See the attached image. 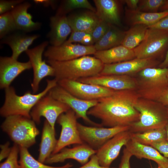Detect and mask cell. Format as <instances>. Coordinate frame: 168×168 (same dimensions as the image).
I'll list each match as a JSON object with an SVG mask.
<instances>
[{
  "mask_svg": "<svg viewBox=\"0 0 168 168\" xmlns=\"http://www.w3.org/2000/svg\"><path fill=\"white\" fill-rule=\"evenodd\" d=\"M19 148V163L21 168H71L72 167V165L70 163L58 167L46 165L35 159L29 153L28 148L20 147Z\"/></svg>",
  "mask_w": 168,
  "mask_h": 168,
  "instance_id": "obj_32",
  "label": "cell"
},
{
  "mask_svg": "<svg viewBox=\"0 0 168 168\" xmlns=\"http://www.w3.org/2000/svg\"><path fill=\"white\" fill-rule=\"evenodd\" d=\"M96 13L100 20L112 25L120 24L118 2L115 0H94Z\"/></svg>",
  "mask_w": 168,
  "mask_h": 168,
  "instance_id": "obj_24",
  "label": "cell"
},
{
  "mask_svg": "<svg viewBox=\"0 0 168 168\" xmlns=\"http://www.w3.org/2000/svg\"><path fill=\"white\" fill-rule=\"evenodd\" d=\"M165 128L167 134V140H168V122L166 125Z\"/></svg>",
  "mask_w": 168,
  "mask_h": 168,
  "instance_id": "obj_50",
  "label": "cell"
},
{
  "mask_svg": "<svg viewBox=\"0 0 168 168\" xmlns=\"http://www.w3.org/2000/svg\"><path fill=\"white\" fill-rule=\"evenodd\" d=\"M111 24L100 19L91 34L94 43L100 40L106 33Z\"/></svg>",
  "mask_w": 168,
  "mask_h": 168,
  "instance_id": "obj_39",
  "label": "cell"
},
{
  "mask_svg": "<svg viewBox=\"0 0 168 168\" xmlns=\"http://www.w3.org/2000/svg\"><path fill=\"white\" fill-rule=\"evenodd\" d=\"M78 168H115L105 167L101 166L99 162L98 158L95 154L92 156L90 160L85 164Z\"/></svg>",
  "mask_w": 168,
  "mask_h": 168,
  "instance_id": "obj_43",
  "label": "cell"
},
{
  "mask_svg": "<svg viewBox=\"0 0 168 168\" xmlns=\"http://www.w3.org/2000/svg\"><path fill=\"white\" fill-rule=\"evenodd\" d=\"M78 119L75 112L70 109L60 115L57 121L61 127L60 137L52 155L59 152L66 147L84 143L77 128Z\"/></svg>",
  "mask_w": 168,
  "mask_h": 168,
  "instance_id": "obj_8",
  "label": "cell"
},
{
  "mask_svg": "<svg viewBox=\"0 0 168 168\" xmlns=\"http://www.w3.org/2000/svg\"><path fill=\"white\" fill-rule=\"evenodd\" d=\"M96 51L94 45L64 43L59 46H48L44 52V55L48 60L64 61L94 54Z\"/></svg>",
  "mask_w": 168,
  "mask_h": 168,
  "instance_id": "obj_13",
  "label": "cell"
},
{
  "mask_svg": "<svg viewBox=\"0 0 168 168\" xmlns=\"http://www.w3.org/2000/svg\"><path fill=\"white\" fill-rule=\"evenodd\" d=\"M168 168V167H167V168Z\"/></svg>",
  "mask_w": 168,
  "mask_h": 168,
  "instance_id": "obj_53",
  "label": "cell"
},
{
  "mask_svg": "<svg viewBox=\"0 0 168 168\" xmlns=\"http://www.w3.org/2000/svg\"><path fill=\"white\" fill-rule=\"evenodd\" d=\"M125 34V31L111 25L105 34L94 46L96 51H100L119 45L122 43Z\"/></svg>",
  "mask_w": 168,
  "mask_h": 168,
  "instance_id": "obj_29",
  "label": "cell"
},
{
  "mask_svg": "<svg viewBox=\"0 0 168 168\" xmlns=\"http://www.w3.org/2000/svg\"><path fill=\"white\" fill-rule=\"evenodd\" d=\"M18 30L14 20L10 12L0 16V38L2 39L11 32Z\"/></svg>",
  "mask_w": 168,
  "mask_h": 168,
  "instance_id": "obj_35",
  "label": "cell"
},
{
  "mask_svg": "<svg viewBox=\"0 0 168 168\" xmlns=\"http://www.w3.org/2000/svg\"><path fill=\"white\" fill-rule=\"evenodd\" d=\"M131 139L141 144L151 146L167 139L165 128L149 129L140 133H132Z\"/></svg>",
  "mask_w": 168,
  "mask_h": 168,
  "instance_id": "obj_31",
  "label": "cell"
},
{
  "mask_svg": "<svg viewBox=\"0 0 168 168\" xmlns=\"http://www.w3.org/2000/svg\"><path fill=\"white\" fill-rule=\"evenodd\" d=\"M125 146L132 156L139 159L152 160L157 163L159 168L168 167V158L150 146L141 144L131 138Z\"/></svg>",
  "mask_w": 168,
  "mask_h": 168,
  "instance_id": "obj_20",
  "label": "cell"
},
{
  "mask_svg": "<svg viewBox=\"0 0 168 168\" xmlns=\"http://www.w3.org/2000/svg\"><path fill=\"white\" fill-rule=\"evenodd\" d=\"M150 146L155 148L164 156L168 158V140L167 139L155 143Z\"/></svg>",
  "mask_w": 168,
  "mask_h": 168,
  "instance_id": "obj_41",
  "label": "cell"
},
{
  "mask_svg": "<svg viewBox=\"0 0 168 168\" xmlns=\"http://www.w3.org/2000/svg\"><path fill=\"white\" fill-rule=\"evenodd\" d=\"M19 147L14 144L12 147L10 153L7 159L0 165V168H21L18 161Z\"/></svg>",
  "mask_w": 168,
  "mask_h": 168,
  "instance_id": "obj_38",
  "label": "cell"
},
{
  "mask_svg": "<svg viewBox=\"0 0 168 168\" xmlns=\"http://www.w3.org/2000/svg\"><path fill=\"white\" fill-rule=\"evenodd\" d=\"M34 2L36 4H41L44 6H54L55 1L48 0H35Z\"/></svg>",
  "mask_w": 168,
  "mask_h": 168,
  "instance_id": "obj_47",
  "label": "cell"
},
{
  "mask_svg": "<svg viewBox=\"0 0 168 168\" xmlns=\"http://www.w3.org/2000/svg\"><path fill=\"white\" fill-rule=\"evenodd\" d=\"M78 81L99 85L114 91L135 90L137 88L136 78L125 75H98L79 79Z\"/></svg>",
  "mask_w": 168,
  "mask_h": 168,
  "instance_id": "obj_17",
  "label": "cell"
},
{
  "mask_svg": "<svg viewBox=\"0 0 168 168\" xmlns=\"http://www.w3.org/2000/svg\"><path fill=\"white\" fill-rule=\"evenodd\" d=\"M168 68L150 67L138 72L137 92L163 89L168 86Z\"/></svg>",
  "mask_w": 168,
  "mask_h": 168,
  "instance_id": "obj_15",
  "label": "cell"
},
{
  "mask_svg": "<svg viewBox=\"0 0 168 168\" xmlns=\"http://www.w3.org/2000/svg\"><path fill=\"white\" fill-rule=\"evenodd\" d=\"M24 2L22 0H0V15L11 11L18 5Z\"/></svg>",
  "mask_w": 168,
  "mask_h": 168,
  "instance_id": "obj_40",
  "label": "cell"
},
{
  "mask_svg": "<svg viewBox=\"0 0 168 168\" xmlns=\"http://www.w3.org/2000/svg\"><path fill=\"white\" fill-rule=\"evenodd\" d=\"M167 108L168 112V106H166Z\"/></svg>",
  "mask_w": 168,
  "mask_h": 168,
  "instance_id": "obj_51",
  "label": "cell"
},
{
  "mask_svg": "<svg viewBox=\"0 0 168 168\" xmlns=\"http://www.w3.org/2000/svg\"><path fill=\"white\" fill-rule=\"evenodd\" d=\"M78 42L85 45H93L94 43L91 33L79 31H72L69 39L64 43Z\"/></svg>",
  "mask_w": 168,
  "mask_h": 168,
  "instance_id": "obj_36",
  "label": "cell"
},
{
  "mask_svg": "<svg viewBox=\"0 0 168 168\" xmlns=\"http://www.w3.org/2000/svg\"><path fill=\"white\" fill-rule=\"evenodd\" d=\"M58 84L73 95L87 100H98L112 94L115 91L99 85L75 80H60L58 81Z\"/></svg>",
  "mask_w": 168,
  "mask_h": 168,
  "instance_id": "obj_12",
  "label": "cell"
},
{
  "mask_svg": "<svg viewBox=\"0 0 168 168\" xmlns=\"http://www.w3.org/2000/svg\"><path fill=\"white\" fill-rule=\"evenodd\" d=\"M96 151L84 143L71 148L65 147L58 153L51 155L45 163L50 164L62 162L67 159H71L83 165L96 154Z\"/></svg>",
  "mask_w": 168,
  "mask_h": 168,
  "instance_id": "obj_19",
  "label": "cell"
},
{
  "mask_svg": "<svg viewBox=\"0 0 168 168\" xmlns=\"http://www.w3.org/2000/svg\"><path fill=\"white\" fill-rule=\"evenodd\" d=\"M168 49V30L148 28L142 42L133 50L139 58L161 57Z\"/></svg>",
  "mask_w": 168,
  "mask_h": 168,
  "instance_id": "obj_6",
  "label": "cell"
},
{
  "mask_svg": "<svg viewBox=\"0 0 168 168\" xmlns=\"http://www.w3.org/2000/svg\"><path fill=\"white\" fill-rule=\"evenodd\" d=\"M85 8L96 12V8L87 0H67L63 1L58 9L57 15H66L71 11L77 8Z\"/></svg>",
  "mask_w": 168,
  "mask_h": 168,
  "instance_id": "obj_33",
  "label": "cell"
},
{
  "mask_svg": "<svg viewBox=\"0 0 168 168\" xmlns=\"http://www.w3.org/2000/svg\"><path fill=\"white\" fill-rule=\"evenodd\" d=\"M31 6L28 2H24L10 11L18 30L29 32L40 27L41 23L34 22L32 20V16L28 12Z\"/></svg>",
  "mask_w": 168,
  "mask_h": 168,
  "instance_id": "obj_23",
  "label": "cell"
},
{
  "mask_svg": "<svg viewBox=\"0 0 168 168\" xmlns=\"http://www.w3.org/2000/svg\"><path fill=\"white\" fill-rule=\"evenodd\" d=\"M148 28L147 26L144 25H133L125 31L121 44L129 49H133L143 40Z\"/></svg>",
  "mask_w": 168,
  "mask_h": 168,
  "instance_id": "obj_30",
  "label": "cell"
},
{
  "mask_svg": "<svg viewBox=\"0 0 168 168\" xmlns=\"http://www.w3.org/2000/svg\"><path fill=\"white\" fill-rule=\"evenodd\" d=\"M48 94L55 99L68 105L75 112L78 118H82L86 123L92 126H102L101 124L91 120L87 114L89 110L97 104L98 100H87L80 99L58 84L53 88Z\"/></svg>",
  "mask_w": 168,
  "mask_h": 168,
  "instance_id": "obj_7",
  "label": "cell"
},
{
  "mask_svg": "<svg viewBox=\"0 0 168 168\" xmlns=\"http://www.w3.org/2000/svg\"><path fill=\"white\" fill-rule=\"evenodd\" d=\"M139 97L136 90L115 91L98 100L87 114L99 119L102 125L108 127L130 126L139 120L140 114L134 105Z\"/></svg>",
  "mask_w": 168,
  "mask_h": 168,
  "instance_id": "obj_1",
  "label": "cell"
},
{
  "mask_svg": "<svg viewBox=\"0 0 168 168\" xmlns=\"http://www.w3.org/2000/svg\"><path fill=\"white\" fill-rule=\"evenodd\" d=\"M39 36L38 35H28L16 33L5 37L1 42L10 47L12 51L11 57L17 60L20 55L29 49V47Z\"/></svg>",
  "mask_w": 168,
  "mask_h": 168,
  "instance_id": "obj_25",
  "label": "cell"
},
{
  "mask_svg": "<svg viewBox=\"0 0 168 168\" xmlns=\"http://www.w3.org/2000/svg\"><path fill=\"white\" fill-rule=\"evenodd\" d=\"M131 133L129 130L119 133L97 150L96 155L101 166L110 167L119 156L122 147L131 139Z\"/></svg>",
  "mask_w": 168,
  "mask_h": 168,
  "instance_id": "obj_16",
  "label": "cell"
},
{
  "mask_svg": "<svg viewBox=\"0 0 168 168\" xmlns=\"http://www.w3.org/2000/svg\"><path fill=\"white\" fill-rule=\"evenodd\" d=\"M45 88L38 94L27 91L22 96L18 95L14 88L9 87L5 89V99L0 109V114L5 118L11 115H20L31 118V111L38 101L58 85V81L54 78L47 80Z\"/></svg>",
  "mask_w": 168,
  "mask_h": 168,
  "instance_id": "obj_3",
  "label": "cell"
},
{
  "mask_svg": "<svg viewBox=\"0 0 168 168\" xmlns=\"http://www.w3.org/2000/svg\"><path fill=\"white\" fill-rule=\"evenodd\" d=\"M167 77H168V75H167Z\"/></svg>",
  "mask_w": 168,
  "mask_h": 168,
  "instance_id": "obj_52",
  "label": "cell"
},
{
  "mask_svg": "<svg viewBox=\"0 0 168 168\" xmlns=\"http://www.w3.org/2000/svg\"><path fill=\"white\" fill-rule=\"evenodd\" d=\"M50 20V30L47 36L52 45H60L66 40L72 31L67 16L56 14Z\"/></svg>",
  "mask_w": 168,
  "mask_h": 168,
  "instance_id": "obj_21",
  "label": "cell"
},
{
  "mask_svg": "<svg viewBox=\"0 0 168 168\" xmlns=\"http://www.w3.org/2000/svg\"><path fill=\"white\" fill-rule=\"evenodd\" d=\"M77 128L83 143L97 150L106 142L121 132L129 130L130 126H119L112 127L88 126L77 123Z\"/></svg>",
  "mask_w": 168,
  "mask_h": 168,
  "instance_id": "obj_10",
  "label": "cell"
},
{
  "mask_svg": "<svg viewBox=\"0 0 168 168\" xmlns=\"http://www.w3.org/2000/svg\"><path fill=\"white\" fill-rule=\"evenodd\" d=\"M54 69V77L58 81L63 79L77 81L100 74L104 64L95 57L84 56L71 60L46 61Z\"/></svg>",
  "mask_w": 168,
  "mask_h": 168,
  "instance_id": "obj_2",
  "label": "cell"
},
{
  "mask_svg": "<svg viewBox=\"0 0 168 168\" xmlns=\"http://www.w3.org/2000/svg\"><path fill=\"white\" fill-rule=\"evenodd\" d=\"M72 31H79L91 33L100 19L96 12L91 11L67 16Z\"/></svg>",
  "mask_w": 168,
  "mask_h": 168,
  "instance_id": "obj_26",
  "label": "cell"
},
{
  "mask_svg": "<svg viewBox=\"0 0 168 168\" xmlns=\"http://www.w3.org/2000/svg\"><path fill=\"white\" fill-rule=\"evenodd\" d=\"M160 63L156 59L153 58H135L119 63L104 64L100 73L101 75H117L131 76L137 74L142 70L148 68L155 67Z\"/></svg>",
  "mask_w": 168,
  "mask_h": 168,
  "instance_id": "obj_14",
  "label": "cell"
},
{
  "mask_svg": "<svg viewBox=\"0 0 168 168\" xmlns=\"http://www.w3.org/2000/svg\"><path fill=\"white\" fill-rule=\"evenodd\" d=\"M157 168H159L158 167Z\"/></svg>",
  "mask_w": 168,
  "mask_h": 168,
  "instance_id": "obj_54",
  "label": "cell"
},
{
  "mask_svg": "<svg viewBox=\"0 0 168 168\" xmlns=\"http://www.w3.org/2000/svg\"><path fill=\"white\" fill-rule=\"evenodd\" d=\"M94 55L104 64L115 63L136 58L133 49L121 44L109 49L96 51Z\"/></svg>",
  "mask_w": 168,
  "mask_h": 168,
  "instance_id": "obj_22",
  "label": "cell"
},
{
  "mask_svg": "<svg viewBox=\"0 0 168 168\" xmlns=\"http://www.w3.org/2000/svg\"><path fill=\"white\" fill-rule=\"evenodd\" d=\"M147 27L161 30H168V15L162 18L155 23Z\"/></svg>",
  "mask_w": 168,
  "mask_h": 168,
  "instance_id": "obj_44",
  "label": "cell"
},
{
  "mask_svg": "<svg viewBox=\"0 0 168 168\" xmlns=\"http://www.w3.org/2000/svg\"><path fill=\"white\" fill-rule=\"evenodd\" d=\"M10 142H7L4 144L0 145V161H2L5 158H7L9 155L12 148V147H10Z\"/></svg>",
  "mask_w": 168,
  "mask_h": 168,
  "instance_id": "obj_45",
  "label": "cell"
},
{
  "mask_svg": "<svg viewBox=\"0 0 168 168\" xmlns=\"http://www.w3.org/2000/svg\"><path fill=\"white\" fill-rule=\"evenodd\" d=\"M1 128L14 144L27 148L35 143L36 138L40 134L35 122L31 118L20 115L6 117Z\"/></svg>",
  "mask_w": 168,
  "mask_h": 168,
  "instance_id": "obj_5",
  "label": "cell"
},
{
  "mask_svg": "<svg viewBox=\"0 0 168 168\" xmlns=\"http://www.w3.org/2000/svg\"><path fill=\"white\" fill-rule=\"evenodd\" d=\"M71 109L67 105L55 99L48 93L41 98L31 110V119L39 124L41 117H44L52 128L59 116Z\"/></svg>",
  "mask_w": 168,
  "mask_h": 168,
  "instance_id": "obj_9",
  "label": "cell"
},
{
  "mask_svg": "<svg viewBox=\"0 0 168 168\" xmlns=\"http://www.w3.org/2000/svg\"><path fill=\"white\" fill-rule=\"evenodd\" d=\"M132 154L125 147L118 168H131L130 165V159Z\"/></svg>",
  "mask_w": 168,
  "mask_h": 168,
  "instance_id": "obj_42",
  "label": "cell"
},
{
  "mask_svg": "<svg viewBox=\"0 0 168 168\" xmlns=\"http://www.w3.org/2000/svg\"><path fill=\"white\" fill-rule=\"evenodd\" d=\"M137 92L140 97L152 100L168 106V86L163 89Z\"/></svg>",
  "mask_w": 168,
  "mask_h": 168,
  "instance_id": "obj_34",
  "label": "cell"
},
{
  "mask_svg": "<svg viewBox=\"0 0 168 168\" xmlns=\"http://www.w3.org/2000/svg\"><path fill=\"white\" fill-rule=\"evenodd\" d=\"M32 68L29 61L19 62L11 57H0V88L9 87L13 81L22 72Z\"/></svg>",
  "mask_w": 168,
  "mask_h": 168,
  "instance_id": "obj_18",
  "label": "cell"
},
{
  "mask_svg": "<svg viewBox=\"0 0 168 168\" xmlns=\"http://www.w3.org/2000/svg\"><path fill=\"white\" fill-rule=\"evenodd\" d=\"M168 15V10L156 12H147L129 9L126 11V19L133 26L143 25L148 26Z\"/></svg>",
  "mask_w": 168,
  "mask_h": 168,
  "instance_id": "obj_28",
  "label": "cell"
},
{
  "mask_svg": "<svg viewBox=\"0 0 168 168\" xmlns=\"http://www.w3.org/2000/svg\"><path fill=\"white\" fill-rule=\"evenodd\" d=\"M55 129L45 120L44 123L38 160L44 163L52 154L57 144Z\"/></svg>",
  "mask_w": 168,
  "mask_h": 168,
  "instance_id": "obj_27",
  "label": "cell"
},
{
  "mask_svg": "<svg viewBox=\"0 0 168 168\" xmlns=\"http://www.w3.org/2000/svg\"><path fill=\"white\" fill-rule=\"evenodd\" d=\"M140 0H124L122 1L126 4L128 9L132 10H138Z\"/></svg>",
  "mask_w": 168,
  "mask_h": 168,
  "instance_id": "obj_46",
  "label": "cell"
},
{
  "mask_svg": "<svg viewBox=\"0 0 168 168\" xmlns=\"http://www.w3.org/2000/svg\"><path fill=\"white\" fill-rule=\"evenodd\" d=\"M134 107L140 116L137 121L129 126L132 133L165 128L168 122L167 107L157 102L139 97Z\"/></svg>",
  "mask_w": 168,
  "mask_h": 168,
  "instance_id": "obj_4",
  "label": "cell"
},
{
  "mask_svg": "<svg viewBox=\"0 0 168 168\" xmlns=\"http://www.w3.org/2000/svg\"><path fill=\"white\" fill-rule=\"evenodd\" d=\"M49 42L45 41L34 48L29 49L25 52L29 58L33 76L31 86L33 94H36L41 80L48 76H54V68L42 59V55Z\"/></svg>",
  "mask_w": 168,
  "mask_h": 168,
  "instance_id": "obj_11",
  "label": "cell"
},
{
  "mask_svg": "<svg viewBox=\"0 0 168 168\" xmlns=\"http://www.w3.org/2000/svg\"><path fill=\"white\" fill-rule=\"evenodd\" d=\"M166 0H140L139 11L147 12H156L164 4Z\"/></svg>",
  "mask_w": 168,
  "mask_h": 168,
  "instance_id": "obj_37",
  "label": "cell"
},
{
  "mask_svg": "<svg viewBox=\"0 0 168 168\" xmlns=\"http://www.w3.org/2000/svg\"><path fill=\"white\" fill-rule=\"evenodd\" d=\"M162 11L168 10V0H166L163 5L160 9Z\"/></svg>",
  "mask_w": 168,
  "mask_h": 168,
  "instance_id": "obj_49",
  "label": "cell"
},
{
  "mask_svg": "<svg viewBox=\"0 0 168 168\" xmlns=\"http://www.w3.org/2000/svg\"><path fill=\"white\" fill-rule=\"evenodd\" d=\"M159 67L162 68H168V49L164 60L160 63Z\"/></svg>",
  "mask_w": 168,
  "mask_h": 168,
  "instance_id": "obj_48",
  "label": "cell"
}]
</instances>
